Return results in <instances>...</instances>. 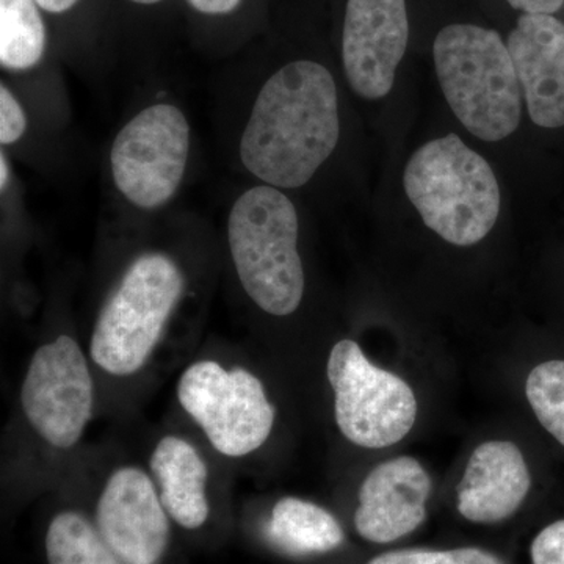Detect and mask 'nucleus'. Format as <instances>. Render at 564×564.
Masks as SVG:
<instances>
[{"instance_id":"4","label":"nucleus","mask_w":564,"mask_h":564,"mask_svg":"<svg viewBox=\"0 0 564 564\" xmlns=\"http://www.w3.org/2000/svg\"><path fill=\"white\" fill-rule=\"evenodd\" d=\"M228 242L243 291L263 313L285 317L299 310L304 270L299 252V214L280 188L256 185L234 203Z\"/></svg>"},{"instance_id":"25","label":"nucleus","mask_w":564,"mask_h":564,"mask_svg":"<svg viewBox=\"0 0 564 564\" xmlns=\"http://www.w3.org/2000/svg\"><path fill=\"white\" fill-rule=\"evenodd\" d=\"M35 2L39 3L44 13L61 17V14L69 13V11L76 9L82 0H35Z\"/></svg>"},{"instance_id":"2","label":"nucleus","mask_w":564,"mask_h":564,"mask_svg":"<svg viewBox=\"0 0 564 564\" xmlns=\"http://www.w3.org/2000/svg\"><path fill=\"white\" fill-rule=\"evenodd\" d=\"M403 185L423 223L456 247L481 242L499 218L491 165L455 133L419 148L404 169Z\"/></svg>"},{"instance_id":"23","label":"nucleus","mask_w":564,"mask_h":564,"mask_svg":"<svg viewBox=\"0 0 564 564\" xmlns=\"http://www.w3.org/2000/svg\"><path fill=\"white\" fill-rule=\"evenodd\" d=\"M188 9L207 20H225L242 9L245 0H185Z\"/></svg>"},{"instance_id":"11","label":"nucleus","mask_w":564,"mask_h":564,"mask_svg":"<svg viewBox=\"0 0 564 564\" xmlns=\"http://www.w3.org/2000/svg\"><path fill=\"white\" fill-rule=\"evenodd\" d=\"M96 527L122 564H159L172 533L154 480L132 466L110 475L96 508Z\"/></svg>"},{"instance_id":"13","label":"nucleus","mask_w":564,"mask_h":564,"mask_svg":"<svg viewBox=\"0 0 564 564\" xmlns=\"http://www.w3.org/2000/svg\"><path fill=\"white\" fill-rule=\"evenodd\" d=\"M508 51L534 124L564 126V22L552 14H522Z\"/></svg>"},{"instance_id":"16","label":"nucleus","mask_w":564,"mask_h":564,"mask_svg":"<svg viewBox=\"0 0 564 564\" xmlns=\"http://www.w3.org/2000/svg\"><path fill=\"white\" fill-rule=\"evenodd\" d=\"M267 534L280 551L295 556L328 554L345 538L343 527L328 510L299 497L278 500Z\"/></svg>"},{"instance_id":"21","label":"nucleus","mask_w":564,"mask_h":564,"mask_svg":"<svg viewBox=\"0 0 564 564\" xmlns=\"http://www.w3.org/2000/svg\"><path fill=\"white\" fill-rule=\"evenodd\" d=\"M28 129V117L13 93L0 87V143L2 147L17 143Z\"/></svg>"},{"instance_id":"7","label":"nucleus","mask_w":564,"mask_h":564,"mask_svg":"<svg viewBox=\"0 0 564 564\" xmlns=\"http://www.w3.org/2000/svg\"><path fill=\"white\" fill-rule=\"evenodd\" d=\"M177 399L215 451L229 458L252 454L272 434L273 404L262 381L242 367L192 364L180 378Z\"/></svg>"},{"instance_id":"3","label":"nucleus","mask_w":564,"mask_h":564,"mask_svg":"<svg viewBox=\"0 0 564 564\" xmlns=\"http://www.w3.org/2000/svg\"><path fill=\"white\" fill-rule=\"evenodd\" d=\"M437 79L464 128L485 141L510 137L521 122L522 88L496 31L452 24L433 44Z\"/></svg>"},{"instance_id":"8","label":"nucleus","mask_w":564,"mask_h":564,"mask_svg":"<svg viewBox=\"0 0 564 564\" xmlns=\"http://www.w3.org/2000/svg\"><path fill=\"white\" fill-rule=\"evenodd\" d=\"M191 154V124L173 104H152L111 144L115 187L133 206L159 209L181 187Z\"/></svg>"},{"instance_id":"1","label":"nucleus","mask_w":564,"mask_h":564,"mask_svg":"<svg viewBox=\"0 0 564 564\" xmlns=\"http://www.w3.org/2000/svg\"><path fill=\"white\" fill-rule=\"evenodd\" d=\"M339 102L332 73L295 61L267 79L240 139V161L263 184L300 188L336 150Z\"/></svg>"},{"instance_id":"20","label":"nucleus","mask_w":564,"mask_h":564,"mask_svg":"<svg viewBox=\"0 0 564 564\" xmlns=\"http://www.w3.org/2000/svg\"><path fill=\"white\" fill-rule=\"evenodd\" d=\"M367 564H505L499 556L477 547L454 551H430V549H403L375 556Z\"/></svg>"},{"instance_id":"9","label":"nucleus","mask_w":564,"mask_h":564,"mask_svg":"<svg viewBox=\"0 0 564 564\" xmlns=\"http://www.w3.org/2000/svg\"><path fill=\"white\" fill-rule=\"evenodd\" d=\"M21 404L32 429L52 447L79 443L91 419L95 386L73 337H57L35 351L22 383Z\"/></svg>"},{"instance_id":"27","label":"nucleus","mask_w":564,"mask_h":564,"mask_svg":"<svg viewBox=\"0 0 564 564\" xmlns=\"http://www.w3.org/2000/svg\"><path fill=\"white\" fill-rule=\"evenodd\" d=\"M126 2L137 7H155L159 3L165 2V0H126Z\"/></svg>"},{"instance_id":"14","label":"nucleus","mask_w":564,"mask_h":564,"mask_svg":"<svg viewBox=\"0 0 564 564\" xmlns=\"http://www.w3.org/2000/svg\"><path fill=\"white\" fill-rule=\"evenodd\" d=\"M532 488L524 455L510 441H488L475 448L458 486L459 514L475 524L511 518Z\"/></svg>"},{"instance_id":"22","label":"nucleus","mask_w":564,"mask_h":564,"mask_svg":"<svg viewBox=\"0 0 564 564\" xmlns=\"http://www.w3.org/2000/svg\"><path fill=\"white\" fill-rule=\"evenodd\" d=\"M530 554L533 564H564V519L541 530Z\"/></svg>"},{"instance_id":"17","label":"nucleus","mask_w":564,"mask_h":564,"mask_svg":"<svg viewBox=\"0 0 564 564\" xmlns=\"http://www.w3.org/2000/svg\"><path fill=\"white\" fill-rule=\"evenodd\" d=\"M35 0H0V65L9 70L35 68L47 50V29Z\"/></svg>"},{"instance_id":"18","label":"nucleus","mask_w":564,"mask_h":564,"mask_svg":"<svg viewBox=\"0 0 564 564\" xmlns=\"http://www.w3.org/2000/svg\"><path fill=\"white\" fill-rule=\"evenodd\" d=\"M50 564H122L85 516L63 511L52 519L46 533Z\"/></svg>"},{"instance_id":"19","label":"nucleus","mask_w":564,"mask_h":564,"mask_svg":"<svg viewBox=\"0 0 564 564\" xmlns=\"http://www.w3.org/2000/svg\"><path fill=\"white\" fill-rule=\"evenodd\" d=\"M525 395L538 421L564 447V361L534 367L527 378Z\"/></svg>"},{"instance_id":"6","label":"nucleus","mask_w":564,"mask_h":564,"mask_svg":"<svg viewBox=\"0 0 564 564\" xmlns=\"http://www.w3.org/2000/svg\"><path fill=\"white\" fill-rule=\"evenodd\" d=\"M328 380L337 426L351 444L391 447L413 430L417 419L413 389L397 375L373 366L355 340L334 345Z\"/></svg>"},{"instance_id":"5","label":"nucleus","mask_w":564,"mask_h":564,"mask_svg":"<svg viewBox=\"0 0 564 564\" xmlns=\"http://www.w3.org/2000/svg\"><path fill=\"white\" fill-rule=\"evenodd\" d=\"M184 288V273L169 256L147 252L137 258L96 321L93 361L115 377L139 372L161 343Z\"/></svg>"},{"instance_id":"26","label":"nucleus","mask_w":564,"mask_h":564,"mask_svg":"<svg viewBox=\"0 0 564 564\" xmlns=\"http://www.w3.org/2000/svg\"><path fill=\"white\" fill-rule=\"evenodd\" d=\"M9 161H7L6 152H2V155H0V188H2V192L6 191L7 185H9Z\"/></svg>"},{"instance_id":"10","label":"nucleus","mask_w":564,"mask_h":564,"mask_svg":"<svg viewBox=\"0 0 564 564\" xmlns=\"http://www.w3.org/2000/svg\"><path fill=\"white\" fill-rule=\"evenodd\" d=\"M408 39L410 22L404 0H347L343 62L352 90L366 99L388 96Z\"/></svg>"},{"instance_id":"24","label":"nucleus","mask_w":564,"mask_h":564,"mask_svg":"<svg viewBox=\"0 0 564 564\" xmlns=\"http://www.w3.org/2000/svg\"><path fill=\"white\" fill-rule=\"evenodd\" d=\"M516 10L524 14H554L562 9L564 0H507Z\"/></svg>"},{"instance_id":"12","label":"nucleus","mask_w":564,"mask_h":564,"mask_svg":"<svg viewBox=\"0 0 564 564\" xmlns=\"http://www.w3.org/2000/svg\"><path fill=\"white\" fill-rule=\"evenodd\" d=\"M432 488V477L413 456L378 464L359 489L356 532L377 544L413 533L425 521Z\"/></svg>"},{"instance_id":"15","label":"nucleus","mask_w":564,"mask_h":564,"mask_svg":"<svg viewBox=\"0 0 564 564\" xmlns=\"http://www.w3.org/2000/svg\"><path fill=\"white\" fill-rule=\"evenodd\" d=\"M150 467L170 518L184 529L203 527L210 513L209 469L199 452L182 437L165 436L155 445Z\"/></svg>"}]
</instances>
